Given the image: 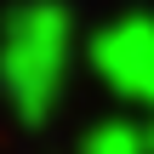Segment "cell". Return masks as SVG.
I'll list each match as a JSON object with an SVG mask.
<instances>
[{
    "mask_svg": "<svg viewBox=\"0 0 154 154\" xmlns=\"http://www.w3.org/2000/svg\"><path fill=\"white\" fill-rule=\"evenodd\" d=\"M63 69H69V11L51 0L17 6L0 29V86L23 126H46V114H57Z\"/></svg>",
    "mask_w": 154,
    "mask_h": 154,
    "instance_id": "cell-1",
    "label": "cell"
},
{
    "mask_svg": "<svg viewBox=\"0 0 154 154\" xmlns=\"http://www.w3.org/2000/svg\"><path fill=\"white\" fill-rule=\"evenodd\" d=\"M91 63H97V74L120 97L154 109V17H120V23H109L91 40Z\"/></svg>",
    "mask_w": 154,
    "mask_h": 154,
    "instance_id": "cell-2",
    "label": "cell"
},
{
    "mask_svg": "<svg viewBox=\"0 0 154 154\" xmlns=\"http://www.w3.org/2000/svg\"><path fill=\"white\" fill-rule=\"evenodd\" d=\"M80 149H91V154H143V149H149V126H137V120L91 126V131L80 137Z\"/></svg>",
    "mask_w": 154,
    "mask_h": 154,
    "instance_id": "cell-3",
    "label": "cell"
},
{
    "mask_svg": "<svg viewBox=\"0 0 154 154\" xmlns=\"http://www.w3.org/2000/svg\"><path fill=\"white\" fill-rule=\"evenodd\" d=\"M149 149H154V126H149Z\"/></svg>",
    "mask_w": 154,
    "mask_h": 154,
    "instance_id": "cell-4",
    "label": "cell"
}]
</instances>
